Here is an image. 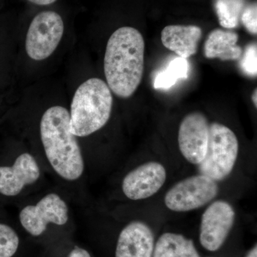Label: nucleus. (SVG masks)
Returning <instances> with one entry per match:
<instances>
[{
    "mask_svg": "<svg viewBox=\"0 0 257 257\" xmlns=\"http://www.w3.org/2000/svg\"><path fill=\"white\" fill-rule=\"evenodd\" d=\"M145 52V40L137 29L122 27L109 37L104 55V75L108 87L119 97L127 99L140 86Z\"/></svg>",
    "mask_w": 257,
    "mask_h": 257,
    "instance_id": "1",
    "label": "nucleus"
},
{
    "mask_svg": "<svg viewBox=\"0 0 257 257\" xmlns=\"http://www.w3.org/2000/svg\"><path fill=\"white\" fill-rule=\"evenodd\" d=\"M69 111L52 106L40 121V137L45 155L54 170L62 178L75 181L82 175L84 163L77 137L69 128Z\"/></svg>",
    "mask_w": 257,
    "mask_h": 257,
    "instance_id": "2",
    "label": "nucleus"
},
{
    "mask_svg": "<svg viewBox=\"0 0 257 257\" xmlns=\"http://www.w3.org/2000/svg\"><path fill=\"white\" fill-rule=\"evenodd\" d=\"M112 105L107 84L99 78L87 79L77 88L71 103V133L84 138L101 130L110 118Z\"/></svg>",
    "mask_w": 257,
    "mask_h": 257,
    "instance_id": "3",
    "label": "nucleus"
},
{
    "mask_svg": "<svg viewBox=\"0 0 257 257\" xmlns=\"http://www.w3.org/2000/svg\"><path fill=\"white\" fill-rule=\"evenodd\" d=\"M239 154V141L234 132L221 123H210L207 156L199 166L200 174L216 182L231 173Z\"/></svg>",
    "mask_w": 257,
    "mask_h": 257,
    "instance_id": "4",
    "label": "nucleus"
},
{
    "mask_svg": "<svg viewBox=\"0 0 257 257\" xmlns=\"http://www.w3.org/2000/svg\"><path fill=\"white\" fill-rule=\"evenodd\" d=\"M64 32L62 17L54 11L38 13L32 20L25 40L26 52L32 60L49 58L60 45Z\"/></svg>",
    "mask_w": 257,
    "mask_h": 257,
    "instance_id": "5",
    "label": "nucleus"
},
{
    "mask_svg": "<svg viewBox=\"0 0 257 257\" xmlns=\"http://www.w3.org/2000/svg\"><path fill=\"white\" fill-rule=\"evenodd\" d=\"M217 182L207 176H192L175 184L165 197L166 207L177 212H186L204 207L217 196Z\"/></svg>",
    "mask_w": 257,
    "mask_h": 257,
    "instance_id": "6",
    "label": "nucleus"
},
{
    "mask_svg": "<svg viewBox=\"0 0 257 257\" xmlns=\"http://www.w3.org/2000/svg\"><path fill=\"white\" fill-rule=\"evenodd\" d=\"M236 213L229 202L217 200L211 203L203 213L199 241L209 251H216L224 244L232 229Z\"/></svg>",
    "mask_w": 257,
    "mask_h": 257,
    "instance_id": "7",
    "label": "nucleus"
},
{
    "mask_svg": "<svg viewBox=\"0 0 257 257\" xmlns=\"http://www.w3.org/2000/svg\"><path fill=\"white\" fill-rule=\"evenodd\" d=\"M68 219L67 204L55 193L47 194L36 205L27 206L20 213L21 224L34 236L43 234L50 223L62 226Z\"/></svg>",
    "mask_w": 257,
    "mask_h": 257,
    "instance_id": "8",
    "label": "nucleus"
},
{
    "mask_svg": "<svg viewBox=\"0 0 257 257\" xmlns=\"http://www.w3.org/2000/svg\"><path fill=\"white\" fill-rule=\"evenodd\" d=\"M209 128L205 115L198 111L187 114L179 125V150L189 163L199 165L207 156Z\"/></svg>",
    "mask_w": 257,
    "mask_h": 257,
    "instance_id": "9",
    "label": "nucleus"
},
{
    "mask_svg": "<svg viewBox=\"0 0 257 257\" xmlns=\"http://www.w3.org/2000/svg\"><path fill=\"white\" fill-rule=\"evenodd\" d=\"M167 171L158 162H148L134 169L122 182L124 195L131 200H143L155 195L163 187Z\"/></svg>",
    "mask_w": 257,
    "mask_h": 257,
    "instance_id": "10",
    "label": "nucleus"
},
{
    "mask_svg": "<svg viewBox=\"0 0 257 257\" xmlns=\"http://www.w3.org/2000/svg\"><path fill=\"white\" fill-rule=\"evenodd\" d=\"M40 167L30 154L23 153L11 166H0V194L15 197L40 178Z\"/></svg>",
    "mask_w": 257,
    "mask_h": 257,
    "instance_id": "11",
    "label": "nucleus"
},
{
    "mask_svg": "<svg viewBox=\"0 0 257 257\" xmlns=\"http://www.w3.org/2000/svg\"><path fill=\"white\" fill-rule=\"evenodd\" d=\"M155 245L151 228L143 221H132L120 232L115 257H152Z\"/></svg>",
    "mask_w": 257,
    "mask_h": 257,
    "instance_id": "12",
    "label": "nucleus"
},
{
    "mask_svg": "<svg viewBox=\"0 0 257 257\" xmlns=\"http://www.w3.org/2000/svg\"><path fill=\"white\" fill-rule=\"evenodd\" d=\"M202 37V29L195 25H169L161 34L164 46L184 59L197 53Z\"/></svg>",
    "mask_w": 257,
    "mask_h": 257,
    "instance_id": "13",
    "label": "nucleus"
},
{
    "mask_svg": "<svg viewBox=\"0 0 257 257\" xmlns=\"http://www.w3.org/2000/svg\"><path fill=\"white\" fill-rule=\"evenodd\" d=\"M239 36L234 32L215 29L209 33L204 42V53L207 59L222 61L237 60L243 50L237 45Z\"/></svg>",
    "mask_w": 257,
    "mask_h": 257,
    "instance_id": "14",
    "label": "nucleus"
},
{
    "mask_svg": "<svg viewBox=\"0 0 257 257\" xmlns=\"http://www.w3.org/2000/svg\"><path fill=\"white\" fill-rule=\"evenodd\" d=\"M152 257H200L192 239L177 233L161 235Z\"/></svg>",
    "mask_w": 257,
    "mask_h": 257,
    "instance_id": "15",
    "label": "nucleus"
},
{
    "mask_svg": "<svg viewBox=\"0 0 257 257\" xmlns=\"http://www.w3.org/2000/svg\"><path fill=\"white\" fill-rule=\"evenodd\" d=\"M189 64L187 59L177 57L171 61L164 70L157 74L154 82L155 89H168L177 81L188 77Z\"/></svg>",
    "mask_w": 257,
    "mask_h": 257,
    "instance_id": "16",
    "label": "nucleus"
},
{
    "mask_svg": "<svg viewBox=\"0 0 257 257\" xmlns=\"http://www.w3.org/2000/svg\"><path fill=\"white\" fill-rule=\"evenodd\" d=\"M243 7L242 0H216V13L221 26L227 29L236 28Z\"/></svg>",
    "mask_w": 257,
    "mask_h": 257,
    "instance_id": "17",
    "label": "nucleus"
},
{
    "mask_svg": "<svg viewBox=\"0 0 257 257\" xmlns=\"http://www.w3.org/2000/svg\"><path fill=\"white\" fill-rule=\"evenodd\" d=\"M20 239L9 225L0 223V257H13L18 251Z\"/></svg>",
    "mask_w": 257,
    "mask_h": 257,
    "instance_id": "18",
    "label": "nucleus"
},
{
    "mask_svg": "<svg viewBox=\"0 0 257 257\" xmlns=\"http://www.w3.org/2000/svg\"><path fill=\"white\" fill-rule=\"evenodd\" d=\"M240 67L245 74L251 77H256L257 74V46L252 43L243 51Z\"/></svg>",
    "mask_w": 257,
    "mask_h": 257,
    "instance_id": "19",
    "label": "nucleus"
},
{
    "mask_svg": "<svg viewBox=\"0 0 257 257\" xmlns=\"http://www.w3.org/2000/svg\"><path fill=\"white\" fill-rule=\"evenodd\" d=\"M243 26L251 35L257 33V5L253 3L244 10L241 16Z\"/></svg>",
    "mask_w": 257,
    "mask_h": 257,
    "instance_id": "20",
    "label": "nucleus"
},
{
    "mask_svg": "<svg viewBox=\"0 0 257 257\" xmlns=\"http://www.w3.org/2000/svg\"><path fill=\"white\" fill-rule=\"evenodd\" d=\"M68 257H91L89 253L84 248L75 246L72 251L69 253Z\"/></svg>",
    "mask_w": 257,
    "mask_h": 257,
    "instance_id": "21",
    "label": "nucleus"
},
{
    "mask_svg": "<svg viewBox=\"0 0 257 257\" xmlns=\"http://www.w3.org/2000/svg\"><path fill=\"white\" fill-rule=\"evenodd\" d=\"M28 1L35 5L45 6V5L53 4L57 0H28Z\"/></svg>",
    "mask_w": 257,
    "mask_h": 257,
    "instance_id": "22",
    "label": "nucleus"
},
{
    "mask_svg": "<svg viewBox=\"0 0 257 257\" xmlns=\"http://www.w3.org/2000/svg\"><path fill=\"white\" fill-rule=\"evenodd\" d=\"M245 257H257V246L256 245L253 246L251 250L247 253Z\"/></svg>",
    "mask_w": 257,
    "mask_h": 257,
    "instance_id": "23",
    "label": "nucleus"
},
{
    "mask_svg": "<svg viewBox=\"0 0 257 257\" xmlns=\"http://www.w3.org/2000/svg\"><path fill=\"white\" fill-rule=\"evenodd\" d=\"M251 99H252L253 104H254L255 107L257 106V91L256 89H255V90L253 91L252 96H251Z\"/></svg>",
    "mask_w": 257,
    "mask_h": 257,
    "instance_id": "24",
    "label": "nucleus"
}]
</instances>
